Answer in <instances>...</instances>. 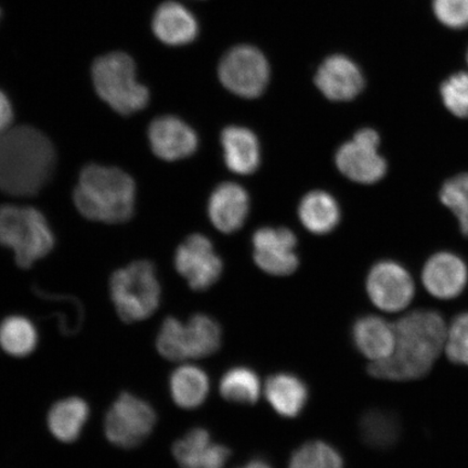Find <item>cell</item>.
Instances as JSON below:
<instances>
[{
    "label": "cell",
    "mask_w": 468,
    "mask_h": 468,
    "mask_svg": "<svg viewBox=\"0 0 468 468\" xmlns=\"http://www.w3.org/2000/svg\"><path fill=\"white\" fill-rule=\"evenodd\" d=\"M175 266L190 288L198 292L212 288L224 269L212 242L202 234H193L180 245L176 251Z\"/></svg>",
    "instance_id": "10"
},
{
    "label": "cell",
    "mask_w": 468,
    "mask_h": 468,
    "mask_svg": "<svg viewBox=\"0 0 468 468\" xmlns=\"http://www.w3.org/2000/svg\"><path fill=\"white\" fill-rule=\"evenodd\" d=\"M173 454L180 468H225L231 450L215 443L203 427H195L174 443Z\"/></svg>",
    "instance_id": "15"
},
{
    "label": "cell",
    "mask_w": 468,
    "mask_h": 468,
    "mask_svg": "<svg viewBox=\"0 0 468 468\" xmlns=\"http://www.w3.org/2000/svg\"><path fill=\"white\" fill-rule=\"evenodd\" d=\"M437 19L450 28L468 27V0H434Z\"/></svg>",
    "instance_id": "34"
},
{
    "label": "cell",
    "mask_w": 468,
    "mask_h": 468,
    "mask_svg": "<svg viewBox=\"0 0 468 468\" xmlns=\"http://www.w3.org/2000/svg\"><path fill=\"white\" fill-rule=\"evenodd\" d=\"M0 244L14 250L17 266L28 269L50 253L55 239L38 209L3 205L0 207Z\"/></svg>",
    "instance_id": "4"
},
{
    "label": "cell",
    "mask_w": 468,
    "mask_h": 468,
    "mask_svg": "<svg viewBox=\"0 0 468 468\" xmlns=\"http://www.w3.org/2000/svg\"><path fill=\"white\" fill-rule=\"evenodd\" d=\"M91 73L99 97L115 112L131 115L148 105L149 90L138 83L136 67L130 56L113 52L99 58Z\"/></svg>",
    "instance_id": "6"
},
{
    "label": "cell",
    "mask_w": 468,
    "mask_h": 468,
    "mask_svg": "<svg viewBox=\"0 0 468 468\" xmlns=\"http://www.w3.org/2000/svg\"><path fill=\"white\" fill-rule=\"evenodd\" d=\"M237 468H274L271 462H269L265 458H261V456H255V458L250 459L247 463L239 466Z\"/></svg>",
    "instance_id": "36"
},
{
    "label": "cell",
    "mask_w": 468,
    "mask_h": 468,
    "mask_svg": "<svg viewBox=\"0 0 468 468\" xmlns=\"http://www.w3.org/2000/svg\"><path fill=\"white\" fill-rule=\"evenodd\" d=\"M249 208L247 191L237 184L225 183L218 186L210 197L208 214L216 229L231 233L243 226Z\"/></svg>",
    "instance_id": "18"
},
{
    "label": "cell",
    "mask_w": 468,
    "mask_h": 468,
    "mask_svg": "<svg viewBox=\"0 0 468 468\" xmlns=\"http://www.w3.org/2000/svg\"><path fill=\"white\" fill-rule=\"evenodd\" d=\"M152 27L161 42L172 46L191 43L198 31L196 17L183 5L175 2L164 3L156 10Z\"/></svg>",
    "instance_id": "20"
},
{
    "label": "cell",
    "mask_w": 468,
    "mask_h": 468,
    "mask_svg": "<svg viewBox=\"0 0 468 468\" xmlns=\"http://www.w3.org/2000/svg\"><path fill=\"white\" fill-rule=\"evenodd\" d=\"M422 281L427 292L439 300H452L465 289L468 271L463 260L452 253H438L426 262Z\"/></svg>",
    "instance_id": "16"
},
{
    "label": "cell",
    "mask_w": 468,
    "mask_h": 468,
    "mask_svg": "<svg viewBox=\"0 0 468 468\" xmlns=\"http://www.w3.org/2000/svg\"><path fill=\"white\" fill-rule=\"evenodd\" d=\"M467 62H468V54H467Z\"/></svg>",
    "instance_id": "37"
},
{
    "label": "cell",
    "mask_w": 468,
    "mask_h": 468,
    "mask_svg": "<svg viewBox=\"0 0 468 468\" xmlns=\"http://www.w3.org/2000/svg\"><path fill=\"white\" fill-rule=\"evenodd\" d=\"M184 322L174 317L163 321L156 336V348L163 358L175 362L188 360L184 342Z\"/></svg>",
    "instance_id": "31"
},
{
    "label": "cell",
    "mask_w": 468,
    "mask_h": 468,
    "mask_svg": "<svg viewBox=\"0 0 468 468\" xmlns=\"http://www.w3.org/2000/svg\"><path fill=\"white\" fill-rule=\"evenodd\" d=\"M184 341L188 359L207 358L218 353L222 341L219 322L208 314H193L185 324Z\"/></svg>",
    "instance_id": "24"
},
{
    "label": "cell",
    "mask_w": 468,
    "mask_h": 468,
    "mask_svg": "<svg viewBox=\"0 0 468 468\" xmlns=\"http://www.w3.org/2000/svg\"><path fill=\"white\" fill-rule=\"evenodd\" d=\"M220 395L225 400L238 405H254L260 399L261 379L249 367H233L222 376Z\"/></svg>",
    "instance_id": "27"
},
{
    "label": "cell",
    "mask_w": 468,
    "mask_h": 468,
    "mask_svg": "<svg viewBox=\"0 0 468 468\" xmlns=\"http://www.w3.org/2000/svg\"><path fill=\"white\" fill-rule=\"evenodd\" d=\"M444 350L452 364L468 367V312L456 315L452 322Z\"/></svg>",
    "instance_id": "33"
},
{
    "label": "cell",
    "mask_w": 468,
    "mask_h": 468,
    "mask_svg": "<svg viewBox=\"0 0 468 468\" xmlns=\"http://www.w3.org/2000/svg\"><path fill=\"white\" fill-rule=\"evenodd\" d=\"M295 234L286 228H261L253 237L254 261L262 271L284 277L296 271Z\"/></svg>",
    "instance_id": "12"
},
{
    "label": "cell",
    "mask_w": 468,
    "mask_h": 468,
    "mask_svg": "<svg viewBox=\"0 0 468 468\" xmlns=\"http://www.w3.org/2000/svg\"><path fill=\"white\" fill-rule=\"evenodd\" d=\"M219 79L234 95L253 99L266 90L271 69L265 56L255 47H234L221 58Z\"/></svg>",
    "instance_id": "8"
},
{
    "label": "cell",
    "mask_w": 468,
    "mask_h": 468,
    "mask_svg": "<svg viewBox=\"0 0 468 468\" xmlns=\"http://www.w3.org/2000/svg\"><path fill=\"white\" fill-rule=\"evenodd\" d=\"M56 160L54 145L34 127L0 133V191L14 197L37 195L52 177Z\"/></svg>",
    "instance_id": "2"
},
{
    "label": "cell",
    "mask_w": 468,
    "mask_h": 468,
    "mask_svg": "<svg viewBox=\"0 0 468 468\" xmlns=\"http://www.w3.org/2000/svg\"><path fill=\"white\" fill-rule=\"evenodd\" d=\"M298 215L303 225L315 234L331 232L341 218L335 198L324 191L308 193L301 202Z\"/></svg>",
    "instance_id": "25"
},
{
    "label": "cell",
    "mask_w": 468,
    "mask_h": 468,
    "mask_svg": "<svg viewBox=\"0 0 468 468\" xmlns=\"http://www.w3.org/2000/svg\"><path fill=\"white\" fill-rule=\"evenodd\" d=\"M175 405L185 410L200 408L209 394V378L201 367L183 365L176 367L168 380Z\"/></svg>",
    "instance_id": "23"
},
{
    "label": "cell",
    "mask_w": 468,
    "mask_h": 468,
    "mask_svg": "<svg viewBox=\"0 0 468 468\" xmlns=\"http://www.w3.org/2000/svg\"><path fill=\"white\" fill-rule=\"evenodd\" d=\"M441 200L458 218L462 233L468 237V173L448 180L442 186Z\"/></svg>",
    "instance_id": "30"
},
{
    "label": "cell",
    "mask_w": 468,
    "mask_h": 468,
    "mask_svg": "<svg viewBox=\"0 0 468 468\" xmlns=\"http://www.w3.org/2000/svg\"><path fill=\"white\" fill-rule=\"evenodd\" d=\"M38 339L37 325L25 315H10L0 324V347L16 358L33 354Z\"/></svg>",
    "instance_id": "26"
},
{
    "label": "cell",
    "mask_w": 468,
    "mask_h": 468,
    "mask_svg": "<svg viewBox=\"0 0 468 468\" xmlns=\"http://www.w3.org/2000/svg\"><path fill=\"white\" fill-rule=\"evenodd\" d=\"M351 339L356 350L367 359L382 361L394 353L395 327L378 315H362L351 327Z\"/></svg>",
    "instance_id": "17"
},
{
    "label": "cell",
    "mask_w": 468,
    "mask_h": 468,
    "mask_svg": "<svg viewBox=\"0 0 468 468\" xmlns=\"http://www.w3.org/2000/svg\"><path fill=\"white\" fill-rule=\"evenodd\" d=\"M156 420L155 410L148 401L122 393L105 415L104 434L115 447L136 448L152 434Z\"/></svg>",
    "instance_id": "7"
},
{
    "label": "cell",
    "mask_w": 468,
    "mask_h": 468,
    "mask_svg": "<svg viewBox=\"0 0 468 468\" xmlns=\"http://www.w3.org/2000/svg\"><path fill=\"white\" fill-rule=\"evenodd\" d=\"M367 291L374 305L388 313L407 308L415 292L412 277L394 261H380L371 269Z\"/></svg>",
    "instance_id": "11"
},
{
    "label": "cell",
    "mask_w": 468,
    "mask_h": 468,
    "mask_svg": "<svg viewBox=\"0 0 468 468\" xmlns=\"http://www.w3.org/2000/svg\"><path fill=\"white\" fill-rule=\"evenodd\" d=\"M110 294L121 320L126 324L151 317L161 303V284L154 263L137 261L111 277Z\"/></svg>",
    "instance_id": "5"
},
{
    "label": "cell",
    "mask_w": 468,
    "mask_h": 468,
    "mask_svg": "<svg viewBox=\"0 0 468 468\" xmlns=\"http://www.w3.org/2000/svg\"><path fill=\"white\" fill-rule=\"evenodd\" d=\"M149 140L154 154L169 162L186 159L197 149L195 131L174 116H161L152 122Z\"/></svg>",
    "instance_id": "14"
},
{
    "label": "cell",
    "mask_w": 468,
    "mask_h": 468,
    "mask_svg": "<svg viewBox=\"0 0 468 468\" xmlns=\"http://www.w3.org/2000/svg\"><path fill=\"white\" fill-rule=\"evenodd\" d=\"M289 468H344V459L330 443L308 441L292 452Z\"/></svg>",
    "instance_id": "29"
},
{
    "label": "cell",
    "mask_w": 468,
    "mask_h": 468,
    "mask_svg": "<svg viewBox=\"0 0 468 468\" xmlns=\"http://www.w3.org/2000/svg\"><path fill=\"white\" fill-rule=\"evenodd\" d=\"M228 168L239 175L253 174L260 166L259 140L248 128L230 126L221 133Z\"/></svg>",
    "instance_id": "21"
},
{
    "label": "cell",
    "mask_w": 468,
    "mask_h": 468,
    "mask_svg": "<svg viewBox=\"0 0 468 468\" xmlns=\"http://www.w3.org/2000/svg\"><path fill=\"white\" fill-rule=\"evenodd\" d=\"M14 121V111L8 98L0 90V133L8 131Z\"/></svg>",
    "instance_id": "35"
},
{
    "label": "cell",
    "mask_w": 468,
    "mask_h": 468,
    "mask_svg": "<svg viewBox=\"0 0 468 468\" xmlns=\"http://www.w3.org/2000/svg\"><path fill=\"white\" fill-rule=\"evenodd\" d=\"M396 346L388 359L367 367L371 377L408 382L427 376L444 349L447 324L434 310H415L394 324Z\"/></svg>",
    "instance_id": "1"
},
{
    "label": "cell",
    "mask_w": 468,
    "mask_h": 468,
    "mask_svg": "<svg viewBox=\"0 0 468 468\" xmlns=\"http://www.w3.org/2000/svg\"><path fill=\"white\" fill-rule=\"evenodd\" d=\"M378 133L365 128L355 134L338 149L336 165L346 177L355 183L371 185L382 179L388 172V164L378 154Z\"/></svg>",
    "instance_id": "9"
},
{
    "label": "cell",
    "mask_w": 468,
    "mask_h": 468,
    "mask_svg": "<svg viewBox=\"0 0 468 468\" xmlns=\"http://www.w3.org/2000/svg\"><path fill=\"white\" fill-rule=\"evenodd\" d=\"M88 403L79 397L58 400L47 415V425L57 441L71 443L78 441L90 419Z\"/></svg>",
    "instance_id": "22"
},
{
    "label": "cell",
    "mask_w": 468,
    "mask_h": 468,
    "mask_svg": "<svg viewBox=\"0 0 468 468\" xmlns=\"http://www.w3.org/2000/svg\"><path fill=\"white\" fill-rule=\"evenodd\" d=\"M360 436L368 447L388 449L399 437L400 426L394 414L383 410H367L359 422Z\"/></svg>",
    "instance_id": "28"
},
{
    "label": "cell",
    "mask_w": 468,
    "mask_h": 468,
    "mask_svg": "<svg viewBox=\"0 0 468 468\" xmlns=\"http://www.w3.org/2000/svg\"><path fill=\"white\" fill-rule=\"evenodd\" d=\"M265 395L267 401L280 417L294 419L305 409L309 389L301 378L283 372L267 378Z\"/></svg>",
    "instance_id": "19"
},
{
    "label": "cell",
    "mask_w": 468,
    "mask_h": 468,
    "mask_svg": "<svg viewBox=\"0 0 468 468\" xmlns=\"http://www.w3.org/2000/svg\"><path fill=\"white\" fill-rule=\"evenodd\" d=\"M136 186L116 167L90 164L80 172L73 193L76 208L87 219L122 224L133 218Z\"/></svg>",
    "instance_id": "3"
},
{
    "label": "cell",
    "mask_w": 468,
    "mask_h": 468,
    "mask_svg": "<svg viewBox=\"0 0 468 468\" xmlns=\"http://www.w3.org/2000/svg\"><path fill=\"white\" fill-rule=\"evenodd\" d=\"M443 104L453 115L468 119V73H455L443 81L441 88Z\"/></svg>",
    "instance_id": "32"
},
{
    "label": "cell",
    "mask_w": 468,
    "mask_h": 468,
    "mask_svg": "<svg viewBox=\"0 0 468 468\" xmlns=\"http://www.w3.org/2000/svg\"><path fill=\"white\" fill-rule=\"evenodd\" d=\"M314 83L330 101H349L364 90L365 79L358 66L349 58L335 55L321 64Z\"/></svg>",
    "instance_id": "13"
}]
</instances>
